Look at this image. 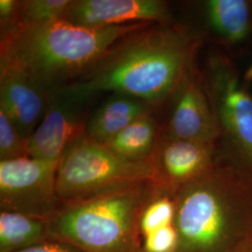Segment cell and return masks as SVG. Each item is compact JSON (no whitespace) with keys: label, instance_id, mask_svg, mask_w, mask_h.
<instances>
[{"label":"cell","instance_id":"obj_22","mask_svg":"<svg viewBox=\"0 0 252 252\" xmlns=\"http://www.w3.org/2000/svg\"><path fill=\"white\" fill-rule=\"evenodd\" d=\"M236 252H252V238L244 244L243 246Z\"/></svg>","mask_w":252,"mask_h":252},{"label":"cell","instance_id":"obj_14","mask_svg":"<svg viewBox=\"0 0 252 252\" xmlns=\"http://www.w3.org/2000/svg\"><path fill=\"white\" fill-rule=\"evenodd\" d=\"M49 239V220L1 210L0 252H20Z\"/></svg>","mask_w":252,"mask_h":252},{"label":"cell","instance_id":"obj_1","mask_svg":"<svg viewBox=\"0 0 252 252\" xmlns=\"http://www.w3.org/2000/svg\"><path fill=\"white\" fill-rule=\"evenodd\" d=\"M150 24L91 28L63 19L19 24L1 34L0 65L18 68L53 90L83 75L119 41Z\"/></svg>","mask_w":252,"mask_h":252},{"label":"cell","instance_id":"obj_9","mask_svg":"<svg viewBox=\"0 0 252 252\" xmlns=\"http://www.w3.org/2000/svg\"><path fill=\"white\" fill-rule=\"evenodd\" d=\"M167 7L159 0H72L63 20L91 28L162 22Z\"/></svg>","mask_w":252,"mask_h":252},{"label":"cell","instance_id":"obj_8","mask_svg":"<svg viewBox=\"0 0 252 252\" xmlns=\"http://www.w3.org/2000/svg\"><path fill=\"white\" fill-rule=\"evenodd\" d=\"M157 146L148 162L153 172L151 181L160 189L176 194L209 170L210 144L169 137Z\"/></svg>","mask_w":252,"mask_h":252},{"label":"cell","instance_id":"obj_16","mask_svg":"<svg viewBox=\"0 0 252 252\" xmlns=\"http://www.w3.org/2000/svg\"><path fill=\"white\" fill-rule=\"evenodd\" d=\"M207 16L217 32L229 40H242L249 31V8L242 0H211Z\"/></svg>","mask_w":252,"mask_h":252},{"label":"cell","instance_id":"obj_3","mask_svg":"<svg viewBox=\"0 0 252 252\" xmlns=\"http://www.w3.org/2000/svg\"><path fill=\"white\" fill-rule=\"evenodd\" d=\"M174 200L176 252H236L251 239L252 208L244 192L210 169Z\"/></svg>","mask_w":252,"mask_h":252},{"label":"cell","instance_id":"obj_21","mask_svg":"<svg viewBox=\"0 0 252 252\" xmlns=\"http://www.w3.org/2000/svg\"><path fill=\"white\" fill-rule=\"evenodd\" d=\"M17 252H87L73 244L58 240L49 239L26 250Z\"/></svg>","mask_w":252,"mask_h":252},{"label":"cell","instance_id":"obj_2","mask_svg":"<svg viewBox=\"0 0 252 252\" xmlns=\"http://www.w3.org/2000/svg\"><path fill=\"white\" fill-rule=\"evenodd\" d=\"M189 51L180 33L145 28L119 41L71 83L91 96L111 91L160 102L179 85Z\"/></svg>","mask_w":252,"mask_h":252},{"label":"cell","instance_id":"obj_19","mask_svg":"<svg viewBox=\"0 0 252 252\" xmlns=\"http://www.w3.org/2000/svg\"><path fill=\"white\" fill-rule=\"evenodd\" d=\"M28 141L4 109L0 108V160L27 157Z\"/></svg>","mask_w":252,"mask_h":252},{"label":"cell","instance_id":"obj_17","mask_svg":"<svg viewBox=\"0 0 252 252\" xmlns=\"http://www.w3.org/2000/svg\"><path fill=\"white\" fill-rule=\"evenodd\" d=\"M176 214L175 200L161 193L146 203L139 218V231L143 235L172 225Z\"/></svg>","mask_w":252,"mask_h":252},{"label":"cell","instance_id":"obj_10","mask_svg":"<svg viewBox=\"0 0 252 252\" xmlns=\"http://www.w3.org/2000/svg\"><path fill=\"white\" fill-rule=\"evenodd\" d=\"M50 91L18 68L0 65V108L30 139L49 105Z\"/></svg>","mask_w":252,"mask_h":252},{"label":"cell","instance_id":"obj_15","mask_svg":"<svg viewBox=\"0 0 252 252\" xmlns=\"http://www.w3.org/2000/svg\"><path fill=\"white\" fill-rule=\"evenodd\" d=\"M156 134L155 122L151 114H147L104 145L127 161L148 162L156 147Z\"/></svg>","mask_w":252,"mask_h":252},{"label":"cell","instance_id":"obj_13","mask_svg":"<svg viewBox=\"0 0 252 252\" xmlns=\"http://www.w3.org/2000/svg\"><path fill=\"white\" fill-rule=\"evenodd\" d=\"M150 114V104L134 96L115 94L87 122L85 135L106 144L127 126Z\"/></svg>","mask_w":252,"mask_h":252},{"label":"cell","instance_id":"obj_5","mask_svg":"<svg viewBox=\"0 0 252 252\" xmlns=\"http://www.w3.org/2000/svg\"><path fill=\"white\" fill-rule=\"evenodd\" d=\"M152 176L149 162L127 161L83 135L67 146L58 162L56 193L63 206L149 182Z\"/></svg>","mask_w":252,"mask_h":252},{"label":"cell","instance_id":"obj_6","mask_svg":"<svg viewBox=\"0 0 252 252\" xmlns=\"http://www.w3.org/2000/svg\"><path fill=\"white\" fill-rule=\"evenodd\" d=\"M57 165L29 156L0 161L1 210L50 220L63 207L56 193Z\"/></svg>","mask_w":252,"mask_h":252},{"label":"cell","instance_id":"obj_18","mask_svg":"<svg viewBox=\"0 0 252 252\" xmlns=\"http://www.w3.org/2000/svg\"><path fill=\"white\" fill-rule=\"evenodd\" d=\"M72 0L22 1L19 24H41L63 18Z\"/></svg>","mask_w":252,"mask_h":252},{"label":"cell","instance_id":"obj_12","mask_svg":"<svg viewBox=\"0 0 252 252\" xmlns=\"http://www.w3.org/2000/svg\"><path fill=\"white\" fill-rule=\"evenodd\" d=\"M220 117L244 155L252 163V97L228 74L215 82Z\"/></svg>","mask_w":252,"mask_h":252},{"label":"cell","instance_id":"obj_23","mask_svg":"<svg viewBox=\"0 0 252 252\" xmlns=\"http://www.w3.org/2000/svg\"><path fill=\"white\" fill-rule=\"evenodd\" d=\"M251 73H252V72H251Z\"/></svg>","mask_w":252,"mask_h":252},{"label":"cell","instance_id":"obj_4","mask_svg":"<svg viewBox=\"0 0 252 252\" xmlns=\"http://www.w3.org/2000/svg\"><path fill=\"white\" fill-rule=\"evenodd\" d=\"M146 183L63 205L49 220L52 239L87 252H138L136 234Z\"/></svg>","mask_w":252,"mask_h":252},{"label":"cell","instance_id":"obj_11","mask_svg":"<svg viewBox=\"0 0 252 252\" xmlns=\"http://www.w3.org/2000/svg\"><path fill=\"white\" fill-rule=\"evenodd\" d=\"M179 86L169 121L170 138L211 145L218 127L203 91L190 78L181 80Z\"/></svg>","mask_w":252,"mask_h":252},{"label":"cell","instance_id":"obj_20","mask_svg":"<svg viewBox=\"0 0 252 252\" xmlns=\"http://www.w3.org/2000/svg\"><path fill=\"white\" fill-rule=\"evenodd\" d=\"M179 237L174 224L144 236L142 252H176Z\"/></svg>","mask_w":252,"mask_h":252},{"label":"cell","instance_id":"obj_7","mask_svg":"<svg viewBox=\"0 0 252 252\" xmlns=\"http://www.w3.org/2000/svg\"><path fill=\"white\" fill-rule=\"evenodd\" d=\"M91 97L70 82L50 91L45 115L28 141V156L58 163L67 146L85 135L84 108Z\"/></svg>","mask_w":252,"mask_h":252}]
</instances>
